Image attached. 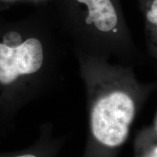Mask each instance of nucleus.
<instances>
[{
    "label": "nucleus",
    "mask_w": 157,
    "mask_h": 157,
    "mask_svg": "<svg viewBox=\"0 0 157 157\" xmlns=\"http://www.w3.org/2000/svg\"><path fill=\"white\" fill-rule=\"evenodd\" d=\"M43 43L36 37L23 40L15 31H10L0 42V85L11 86L24 78L34 77L44 66Z\"/></svg>",
    "instance_id": "f03ea898"
},
{
    "label": "nucleus",
    "mask_w": 157,
    "mask_h": 157,
    "mask_svg": "<svg viewBox=\"0 0 157 157\" xmlns=\"http://www.w3.org/2000/svg\"><path fill=\"white\" fill-rule=\"evenodd\" d=\"M148 157H157V148L156 146L153 147L152 150L151 151V153L149 154Z\"/></svg>",
    "instance_id": "39448f33"
},
{
    "label": "nucleus",
    "mask_w": 157,
    "mask_h": 157,
    "mask_svg": "<svg viewBox=\"0 0 157 157\" xmlns=\"http://www.w3.org/2000/svg\"><path fill=\"white\" fill-rule=\"evenodd\" d=\"M16 157H36V156L33 154H24V155H21V156H18Z\"/></svg>",
    "instance_id": "423d86ee"
},
{
    "label": "nucleus",
    "mask_w": 157,
    "mask_h": 157,
    "mask_svg": "<svg viewBox=\"0 0 157 157\" xmlns=\"http://www.w3.org/2000/svg\"><path fill=\"white\" fill-rule=\"evenodd\" d=\"M85 7V23L98 34L107 35L117 31L119 17L112 0H75Z\"/></svg>",
    "instance_id": "7ed1b4c3"
},
{
    "label": "nucleus",
    "mask_w": 157,
    "mask_h": 157,
    "mask_svg": "<svg viewBox=\"0 0 157 157\" xmlns=\"http://www.w3.org/2000/svg\"><path fill=\"white\" fill-rule=\"evenodd\" d=\"M146 17L149 23L156 26L157 25V0H153L151 8L147 12Z\"/></svg>",
    "instance_id": "20e7f679"
},
{
    "label": "nucleus",
    "mask_w": 157,
    "mask_h": 157,
    "mask_svg": "<svg viewBox=\"0 0 157 157\" xmlns=\"http://www.w3.org/2000/svg\"><path fill=\"white\" fill-rule=\"evenodd\" d=\"M136 114L137 102L130 91L117 85L103 86L90 106L92 136L104 146H120L127 140Z\"/></svg>",
    "instance_id": "f257e3e1"
}]
</instances>
